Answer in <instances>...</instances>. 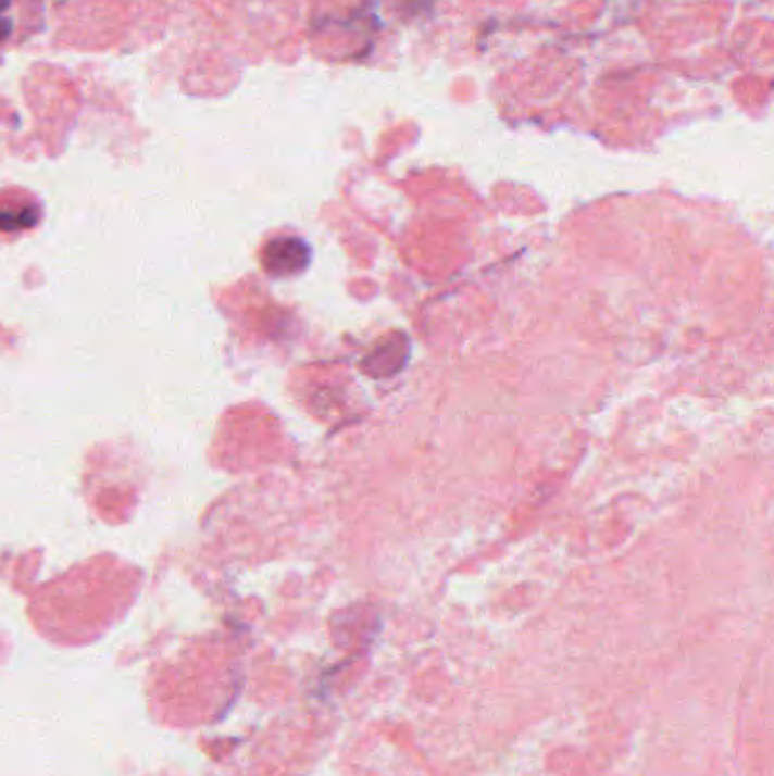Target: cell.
I'll return each mask as SVG.
<instances>
[{"mask_svg":"<svg viewBox=\"0 0 774 776\" xmlns=\"http://www.w3.org/2000/svg\"><path fill=\"white\" fill-rule=\"evenodd\" d=\"M309 250L300 239H279L264 252V264L273 275H294L307 266Z\"/></svg>","mask_w":774,"mask_h":776,"instance_id":"obj_1","label":"cell"},{"mask_svg":"<svg viewBox=\"0 0 774 776\" xmlns=\"http://www.w3.org/2000/svg\"><path fill=\"white\" fill-rule=\"evenodd\" d=\"M23 14L25 8L21 5V0H0V46L18 37Z\"/></svg>","mask_w":774,"mask_h":776,"instance_id":"obj_2","label":"cell"}]
</instances>
